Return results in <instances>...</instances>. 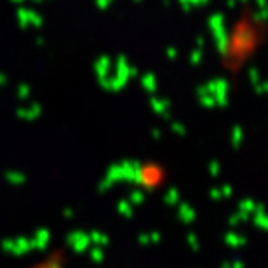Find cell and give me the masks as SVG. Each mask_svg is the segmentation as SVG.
<instances>
[{
    "instance_id": "cell-1",
    "label": "cell",
    "mask_w": 268,
    "mask_h": 268,
    "mask_svg": "<svg viewBox=\"0 0 268 268\" xmlns=\"http://www.w3.org/2000/svg\"><path fill=\"white\" fill-rule=\"evenodd\" d=\"M33 268H65V265L58 260V258H51V260L42 261V263L35 265Z\"/></svg>"
}]
</instances>
